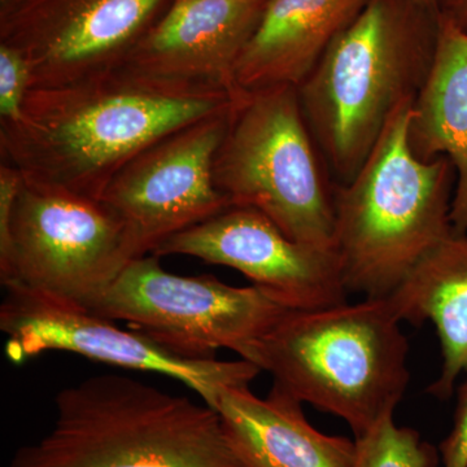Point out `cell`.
<instances>
[{"instance_id":"7402d4cb","label":"cell","mask_w":467,"mask_h":467,"mask_svg":"<svg viewBox=\"0 0 467 467\" xmlns=\"http://www.w3.org/2000/svg\"><path fill=\"white\" fill-rule=\"evenodd\" d=\"M417 2L427 8L432 9V11L441 12H441L450 7L453 0H417Z\"/></svg>"},{"instance_id":"9a60e30c","label":"cell","mask_w":467,"mask_h":467,"mask_svg":"<svg viewBox=\"0 0 467 467\" xmlns=\"http://www.w3.org/2000/svg\"><path fill=\"white\" fill-rule=\"evenodd\" d=\"M370 0H269L235 67L239 91L297 88Z\"/></svg>"},{"instance_id":"4fadbf2b","label":"cell","mask_w":467,"mask_h":467,"mask_svg":"<svg viewBox=\"0 0 467 467\" xmlns=\"http://www.w3.org/2000/svg\"><path fill=\"white\" fill-rule=\"evenodd\" d=\"M269 0H173L116 72L184 90L239 94L235 67Z\"/></svg>"},{"instance_id":"7a4b0ae2","label":"cell","mask_w":467,"mask_h":467,"mask_svg":"<svg viewBox=\"0 0 467 467\" xmlns=\"http://www.w3.org/2000/svg\"><path fill=\"white\" fill-rule=\"evenodd\" d=\"M439 15L417 0H370L297 86L326 165L352 180L434 60Z\"/></svg>"},{"instance_id":"d6986e66","label":"cell","mask_w":467,"mask_h":467,"mask_svg":"<svg viewBox=\"0 0 467 467\" xmlns=\"http://www.w3.org/2000/svg\"><path fill=\"white\" fill-rule=\"evenodd\" d=\"M30 82L32 73L24 55L0 43V124L20 119Z\"/></svg>"},{"instance_id":"277c9868","label":"cell","mask_w":467,"mask_h":467,"mask_svg":"<svg viewBox=\"0 0 467 467\" xmlns=\"http://www.w3.org/2000/svg\"><path fill=\"white\" fill-rule=\"evenodd\" d=\"M413 101L395 109L358 174L335 184L334 247L348 294L389 296L453 233L456 169L447 156L422 161L411 152Z\"/></svg>"},{"instance_id":"5b68a950","label":"cell","mask_w":467,"mask_h":467,"mask_svg":"<svg viewBox=\"0 0 467 467\" xmlns=\"http://www.w3.org/2000/svg\"><path fill=\"white\" fill-rule=\"evenodd\" d=\"M47 435L8 467H247L213 408L125 376L57 393Z\"/></svg>"},{"instance_id":"8fae6325","label":"cell","mask_w":467,"mask_h":467,"mask_svg":"<svg viewBox=\"0 0 467 467\" xmlns=\"http://www.w3.org/2000/svg\"><path fill=\"white\" fill-rule=\"evenodd\" d=\"M232 107L150 144L104 190L99 202L124 223L137 259L232 207L212 175Z\"/></svg>"},{"instance_id":"ffe728a7","label":"cell","mask_w":467,"mask_h":467,"mask_svg":"<svg viewBox=\"0 0 467 467\" xmlns=\"http://www.w3.org/2000/svg\"><path fill=\"white\" fill-rule=\"evenodd\" d=\"M438 448L442 467H467V379L457 389L450 434Z\"/></svg>"},{"instance_id":"ba28073f","label":"cell","mask_w":467,"mask_h":467,"mask_svg":"<svg viewBox=\"0 0 467 467\" xmlns=\"http://www.w3.org/2000/svg\"><path fill=\"white\" fill-rule=\"evenodd\" d=\"M137 259L126 227L99 201L23 181L0 263L3 285H21L88 306Z\"/></svg>"},{"instance_id":"30bf717a","label":"cell","mask_w":467,"mask_h":467,"mask_svg":"<svg viewBox=\"0 0 467 467\" xmlns=\"http://www.w3.org/2000/svg\"><path fill=\"white\" fill-rule=\"evenodd\" d=\"M173 0H0V43L29 63L30 90L119 69Z\"/></svg>"},{"instance_id":"ac0fdd59","label":"cell","mask_w":467,"mask_h":467,"mask_svg":"<svg viewBox=\"0 0 467 467\" xmlns=\"http://www.w3.org/2000/svg\"><path fill=\"white\" fill-rule=\"evenodd\" d=\"M356 441L353 467H439V448L417 430L398 426L393 416L384 417Z\"/></svg>"},{"instance_id":"2e32d148","label":"cell","mask_w":467,"mask_h":467,"mask_svg":"<svg viewBox=\"0 0 467 467\" xmlns=\"http://www.w3.org/2000/svg\"><path fill=\"white\" fill-rule=\"evenodd\" d=\"M411 152L422 161L447 156L456 169L453 232L467 233V30L439 15L434 60L411 106Z\"/></svg>"},{"instance_id":"e0dca14e","label":"cell","mask_w":467,"mask_h":467,"mask_svg":"<svg viewBox=\"0 0 467 467\" xmlns=\"http://www.w3.org/2000/svg\"><path fill=\"white\" fill-rule=\"evenodd\" d=\"M401 322L431 321L441 340V370L427 389L448 400L467 374V233H451L386 297Z\"/></svg>"},{"instance_id":"5bb4252c","label":"cell","mask_w":467,"mask_h":467,"mask_svg":"<svg viewBox=\"0 0 467 467\" xmlns=\"http://www.w3.org/2000/svg\"><path fill=\"white\" fill-rule=\"evenodd\" d=\"M211 408L220 414L234 450L247 467H353L356 441L310 425L297 400L273 383L265 399L250 386L225 387Z\"/></svg>"},{"instance_id":"44dd1931","label":"cell","mask_w":467,"mask_h":467,"mask_svg":"<svg viewBox=\"0 0 467 467\" xmlns=\"http://www.w3.org/2000/svg\"><path fill=\"white\" fill-rule=\"evenodd\" d=\"M441 14L450 17L454 24L462 27V29L467 30V0H453L450 7Z\"/></svg>"},{"instance_id":"52a82bcc","label":"cell","mask_w":467,"mask_h":467,"mask_svg":"<svg viewBox=\"0 0 467 467\" xmlns=\"http://www.w3.org/2000/svg\"><path fill=\"white\" fill-rule=\"evenodd\" d=\"M85 308L189 359L216 358L221 348L241 355L291 310L257 285L171 275L155 254L131 261Z\"/></svg>"},{"instance_id":"8992f818","label":"cell","mask_w":467,"mask_h":467,"mask_svg":"<svg viewBox=\"0 0 467 467\" xmlns=\"http://www.w3.org/2000/svg\"><path fill=\"white\" fill-rule=\"evenodd\" d=\"M295 86L239 92L213 160L232 205L259 209L294 241L335 250V183Z\"/></svg>"},{"instance_id":"6da1fadb","label":"cell","mask_w":467,"mask_h":467,"mask_svg":"<svg viewBox=\"0 0 467 467\" xmlns=\"http://www.w3.org/2000/svg\"><path fill=\"white\" fill-rule=\"evenodd\" d=\"M236 97L169 88L119 72L36 88L27 92L20 119L0 124V158L27 183L100 201L138 153L230 109Z\"/></svg>"},{"instance_id":"9c48e42d","label":"cell","mask_w":467,"mask_h":467,"mask_svg":"<svg viewBox=\"0 0 467 467\" xmlns=\"http://www.w3.org/2000/svg\"><path fill=\"white\" fill-rule=\"evenodd\" d=\"M0 330L7 337L5 355L23 364L48 350L153 371L181 380L211 407L225 387L250 386L261 368L247 359L218 361L178 358L135 331L121 330L75 301L60 299L21 285H3Z\"/></svg>"},{"instance_id":"7c38bea8","label":"cell","mask_w":467,"mask_h":467,"mask_svg":"<svg viewBox=\"0 0 467 467\" xmlns=\"http://www.w3.org/2000/svg\"><path fill=\"white\" fill-rule=\"evenodd\" d=\"M152 254H186L233 267L294 310L339 306L348 295L335 250L294 241L259 209L245 205L175 234Z\"/></svg>"},{"instance_id":"3957f363","label":"cell","mask_w":467,"mask_h":467,"mask_svg":"<svg viewBox=\"0 0 467 467\" xmlns=\"http://www.w3.org/2000/svg\"><path fill=\"white\" fill-rule=\"evenodd\" d=\"M409 343L386 297L288 310L241 358L292 396L340 418L355 439L393 416L407 392Z\"/></svg>"}]
</instances>
